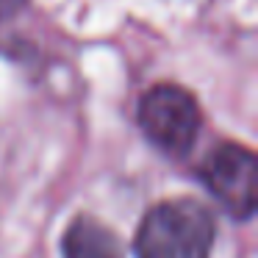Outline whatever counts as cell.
I'll use <instances>...</instances> for the list:
<instances>
[{
    "label": "cell",
    "mask_w": 258,
    "mask_h": 258,
    "mask_svg": "<svg viewBox=\"0 0 258 258\" xmlns=\"http://www.w3.org/2000/svg\"><path fill=\"white\" fill-rule=\"evenodd\" d=\"M211 244V211L191 197L158 203L145 214L136 233L139 258H208Z\"/></svg>",
    "instance_id": "6da1fadb"
},
{
    "label": "cell",
    "mask_w": 258,
    "mask_h": 258,
    "mask_svg": "<svg viewBox=\"0 0 258 258\" xmlns=\"http://www.w3.org/2000/svg\"><path fill=\"white\" fill-rule=\"evenodd\" d=\"M139 125L161 153L180 158L195 147L203 114L195 95L183 86L158 84L139 100Z\"/></svg>",
    "instance_id": "7a4b0ae2"
},
{
    "label": "cell",
    "mask_w": 258,
    "mask_h": 258,
    "mask_svg": "<svg viewBox=\"0 0 258 258\" xmlns=\"http://www.w3.org/2000/svg\"><path fill=\"white\" fill-rule=\"evenodd\" d=\"M197 175L228 217L250 219L255 214V153L250 147L233 142L214 147L200 161Z\"/></svg>",
    "instance_id": "3957f363"
},
{
    "label": "cell",
    "mask_w": 258,
    "mask_h": 258,
    "mask_svg": "<svg viewBox=\"0 0 258 258\" xmlns=\"http://www.w3.org/2000/svg\"><path fill=\"white\" fill-rule=\"evenodd\" d=\"M61 252L64 258H125L114 230L89 214H81L70 222L61 239Z\"/></svg>",
    "instance_id": "277c9868"
},
{
    "label": "cell",
    "mask_w": 258,
    "mask_h": 258,
    "mask_svg": "<svg viewBox=\"0 0 258 258\" xmlns=\"http://www.w3.org/2000/svg\"><path fill=\"white\" fill-rule=\"evenodd\" d=\"M25 0H0V23H9L14 14H20Z\"/></svg>",
    "instance_id": "5b68a950"
}]
</instances>
